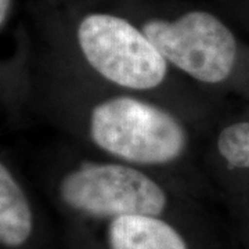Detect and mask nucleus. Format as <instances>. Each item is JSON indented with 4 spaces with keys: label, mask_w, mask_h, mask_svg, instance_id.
Masks as SVG:
<instances>
[{
    "label": "nucleus",
    "mask_w": 249,
    "mask_h": 249,
    "mask_svg": "<svg viewBox=\"0 0 249 249\" xmlns=\"http://www.w3.org/2000/svg\"><path fill=\"white\" fill-rule=\"evenodd\" d=\"M90 136L103 151L139 165H165L183 154L184 127L162 108L133 97L97 104L90 115Z\"/></svg>",
    "instance_id": "1"
},
{
    "label": "nucleus",
    "mask_w": 249,
    "mask_h": 249,
    "mask_svg": "<svg viewBox=\"0 0 249 249\" xmlns=\"http://www.w3.org/2000/svg\"><path fill=\"white\" fill-rule=\"evenodd\" d=\"M78 43L89 65L121 88L150 90L166 78L168 61L127 19L93 13L80 21Z\"/></svg>",
    "instance_id": "2"
},
{
    "label": "nucleus",
    "mask_w": 249,
    "mask_h": 249,
    "mask_svg": "<svg viewBox=\"0 0 249 249\" xmlns=\"http://www.w3.org/2000/svg\"><path fill=\"white\" fill-rule=\"evenodd\" d=\"M142 32L162 57L204 83H220L237 61V40L219 18L206 11H190L175 21L154 19Z\"/></svg>",
    "instance_id": "3"
},
{
    "label": "nucleus",
    "mask_w": 249,
    "mask_h": 249,
    "mask_svg": "<svg viewBox=\"0 0 249 249\" xmlns=\"http://www.w3.org/2000/svg\"><path fill=\"white\" fill-rule=\"evenodd\" d=\"M62 201L97 217L158 216L166 206L163 188L139 169L121 163H91L62 178Z\"/></svg>",
    "instance_id": "4"
},
{
    "label": "nucleus",
    "mask_w": 249,
    "mask_h": 249,
    "mask_svg": "<svg viewBox=\"0 0 249 249\" xmlns=\"http://www.w3.org/2000/svg\"><path fill=\"white\" fill-rule=\"evenodd\" d=\"M111 249H188L181 234L158 216L115 217L108 229Z\"/></svg>",
    "instance_id": "5"
},
{
    "label": "nucleus",
    "mask_w": 249,
    "mask_h": 249,
    "mask_svg": "<svg viewBox=\"0 0 249 249\" xmlns=\"http://www.w3.org/2000/svg\"><path fill=\"white\" fill-rule=\"evenodd\" d=\"M31 205L18 181L0 162V244L21 247L32 232Z\"/></svg>",
    "instance_id": "6"
},
{
    "label": "nucleus",
    "mask_w": 249,
    "mask_h": 249,
    "mask_svg": "<svg viewBox=\"0 0 249 249\" xmlns=\"http://www.w3.org/2000/svg\"><path fill=\"white\" fill-rule=\"evenodd\" d=\"M217 151L232 168L249 169V122L224 127L217 137Z\"/></svg>",
    "instance_id": "7"
},
{
    "label": "nucleus",
    "mask_w": 249,
    "mask_h": 249,
    "mask_svg": "<svg viewBox=\"0 0 249 249\" xmlns=\"http://www.w3.org/2000/svg\"><path fill=\"white\" fill-rule=\"evenodd\" d=\"M10 7H11V0H0V25L7 18Z\"/></svg>",
    "instance_id": "8"
}]
</instances>
